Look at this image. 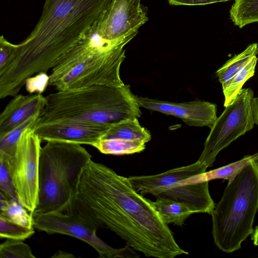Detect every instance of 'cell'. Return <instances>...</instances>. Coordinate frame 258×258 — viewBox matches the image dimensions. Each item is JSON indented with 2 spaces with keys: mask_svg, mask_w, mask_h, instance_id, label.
I'll return each instance as SVG.
<instances>
[{
  "mask_svg": "<svg viewBox=\"0 0 258 258\" xmlns=\"http://www.w3.org/2000/svg\"><path fill=\"white\" fill-rule=\"evenodd\" d=\"M35 126L25 130L12 156L0 153L7 159L9 171L19 203L33 214L39 194V163L41 141Z\"/></svg>",
  "mask_w": 258,
  "mask_h": 258,
  "instance_id": "obj_9",
  "label": "cell"
},
{
  "mask_svg": "<svg viewBox=\"0 0 258 258\" xmlns=\"http://www.w3.org/2000/svg\"><path fill=\"white\" fill-rule=\"evenodd\" d=\"M173 116L181 119L189 126H206L211 128L217 118V105L200 100L175 103Z\"/></svg>",
  "mask_w": 258,
  "mask_h": 258,
  "instance_id": "obj_14",
  "label": "cell"
},
{
  "mask_svg": "<svg viewBox=\"0 0 258 258\" xmlns=\"http://www.w3.org/2000/svg\"><path fill=\"white\" fill-rule=\"evenodd\" d=\"M102 15L55 62L49 75V86L62 91L95 85H124L120 75L125 58L124 47L139 31L119 39H105L101 34Z\"/></svg>",
  "mask_w": 258,
  "mask_h": 258,
  "instance_id": "obj_3",
  "label": "cell"
},
{
  "mask_svg": "<svg viewBox=\"0 0 258 258\" xmlns=\"http://www.w3.org/2000/svg\"><path fill=\"white\" fill-rule=\"evenodd\" d=\"M257 159H258V152L252 155L246 156L242 159L229 164L189 177L184 179L181 183H195L210 181L216 179H227L230 181L250 162Z\"/></svg>",
  "mask_w": 258,
  "mask_h": 258,
  "instance_id": "obj_17",
  "label": "cell"
},
{
  "mask_svg": "<svg viewBox=\"0 0 258 258\" xmlns=\"http://www.w3.org/2000/svg\"><path fill=\"white\" fill-rule=\"evenodd\" d=\"M207 167L199 161L188 165L152 175L132 176L127 179L143 196L169 199L185 204L195 213L211 214L215 204L209 191V181L183 184L184 179L203 173Z\"/></svg>",
  "mask_w": 258,
  "mask_h": 258,
  "instance_id": "obj_7",
  "label": "cell"
},
{
  "mask_svg": "<svg viewBox=\"0 0 258 258\" xmlns=\"http://www.w3.org/2000/svg\"><path fill=\"white\" fill-rule=\"evenodd\" d=\"M46 104V97L42 94L15 96L0 115V136L10 132L32 116H40Z\"/></svg>",
  "mask_w": 258,
  "mask_h": 258,
  "instance_id": "obj_13",
  "label": "cell"
},
{
  "mask_svg": "<svg viewBox=\"0 0 258 258\" xmlns=\"http://www.w3.org/2000/svg\"><path fill=\"white\" fill-rule=\"evenodd\" d=\"M111 125L62 119L37 123L34 131L41 142L63 141L93 146Z\"/></svg>",
  "mask_w": 258,
  "mask_h": 258,
  "instance_id": "obj_11",
  "label": "cell"
},
{
  "mask_svg": "<svg viewBox=\"0 0 258 258\" xmlns=\"http://www.w3.org/2000/svg\"><path fill=\"white\" fill-rule=\"evenodd\" d=\"M63 212L76 214L98 229L110 230L146 256L188 254L176 243L151 200L138 192L127 177L92 160L83 169Z\"/></svg>",
  "mask_w": 258,
  "mask_h": 258,
  "instance_id": "obj_1",
  "label": "cell"
},
{
  "mask_svg": "<svg viewBox=\"0 0 258 258\" xmlns=\"http://www.w3.org/2000/svg\"><path fill=\"white\" fill-rule=\"evenodd\" d=\"M18 44L11 43L3 35L0 37V72L5 70L15 58Z\"/></svg>",
  "mask_w": 258,
  "mask_h": 258,
  "instance_id": "obj_28",
  "label": "cell"
},
{
  "mask_svg": "<svg viewBox=\"0 0 258 258\" xmlns=\"http://www.w3.org/2000/svg\"><path fill=\"white\" fill-rule=\"evenodd\" d=\"M39 117V115L32 116L10 132L0 136V153L9 156L13 155L22 133L27 127L35 126Z\"/></svg>",
  "mask_w": 258,
  "mask_h": 258,
  "instance_id": "obj_22",
  "label": "cell"
},
{
  "mask_svg": "<svg viewBox=\"0 0 258 258\" xmlns=\"http://www.w3.org/2000/svg\"><path fill=\"white\" fill-rule=\"evenodd\" d=\"M23 240L7 239L0 245L1 258H35L30 246Z\"/></svg>",
  "mask_w": 258,
  "mask_h": 258,
  "instance_id": "obj_25",
  "label": "cell"
},
{
  "mask_svg": "<svg viewBox=\"0 0 258 258\" xmlns=\"http://www.w3.org/2000/svg\"><path fill=\"white\" fill-rule=\"evenodd\" d=\"M33 226L48 234L67 235L89 244L103 258L139 257L135 250L126 244L120 248L109 245L97 235L98 229L80 216L68 212L33 214Z\"/></svg>",
  "mask_w": 258,
  "mask_h": 258,
  "instance_id": "obj_10",
  "label": "cell"
},
{
  "mask_svg": "<svg viewBox=\"0 0 258 258\" xmlns=\"http://www.w3.org/2000/svg\"><path fill=\"white\" fill-rule=\"evenodd\" d=\"M111 0H45L40 18L18 44L16 56L0 72V91L15 96L26 80L47 73L107 10Z\"/></svg>",
  "mask_w": 258,
  "mask_h": 258,
  "instance_id": "obj_2",
  "label": "cell"
},
{
  "mask_svg": "<svg viewBox=\"0 0 258 258\" xmlns=\"http://www.w3.org/2000/svg\"><path fill=\"white\" fill-rule=\"evenodd\" d=\"M28 211L17 199H12L6 208L0 211V216L22 226L33 227V214Z\"/></svg>",
  "mask_w": 258,
  "mask_h": 258,
  "instance_id": "obj_23",
  "label": "cell"
},
{
  "mask_svg": "<svg viewBox=\"0 0 258 258\" xmlns=\"http://www.w3.org/2000/svg\"><path fill=\"white\" fill-rule=\"evenodd\" d=\"M230 18L240 29L258 22V0H235L230 10Z\"/></svg>",
  "mask_w": 258,
  "mask_h": 258,
  "instance_id": "obj_20",
  "label": "cell"
},
{
  "mask_svg": "<svg viewBox=\"0 0 258 258\" xmlns=\"http://www.w3.org/2000/svg\"><path fill=\"white\" fill-rule=\"evenodd\" d=\"M45 97L46 104L37 123L70 119L112 124L142 115L138 96L126 84L57 91Z\"/></svg>",
  "mask_w": 258,
  "mask_h": 258,
  "instance_id": "obj_4",
  "label": "cell"
},
{
  "mask_svg": "<svg viewBox=\"0 0 258 258\" xmlns=\"http://www.w3.org/2000/svg\"><path fill=\"white\" fill-rule=\"evenodd\" d=\"M92 156L82 145L49 141L41 148L38 202L34 213L63 212Z\"/></svg>",
  "mask_w": 258,
  "mask_h": 258,
  "instance_id": "obj_6",
  "label": "cell"
},
{
  "mask_svg": "<svg viewBox=\"0 0 258 258\" xmlns=\"http://www.w3.org/2000/svg\"><path fill=\"white\" fill-rule=\"evenodd\" d=\"M258 54V43L249 44L241 53L228 60L216 72L219 82L224 89L238 72L253 56Z\"/></svg>",
  "mask_w": 258,
  "mask_h": 258,
  "instance_id": "obj_18",
  "label": "cell"
},
{
  "mask_svg": "<svg viewBox=\"0 0 258 258\" xmlns=\"http://www.w3.org/2000/svg\"><path fill=\"white\" fill-rule=\"evenodd\" d=\"M253 97L250 88H243L233 101L225 107L211 128L198 161L207 167L212 166L221 150L253 127L255 123L251 110Z\"/></svg>",
  "mask_w": 258,
  "mask_h": 258,
  "instance_id": "obj_8",
  "label": "cell"
},
{
  "mask_svg": "<svg viewBox=\"0 0 258 258\" xmlns=\"http://www.w3.org/2000/svg\"><path fill=\"white\" fill-rule=\"evenodd\" d=\"M138 118H128L112 124L101 139L140 140L147 143L151 139V133L140 124Z\"/></svg>",
  "mask_w": 258,
  "mask_h": 258,
  "instance_id": "obj_15",
  "label": "cell"
},
{
  "mask_svg": "<svg viewBox=\"0 0 258 258\" xmlns=\"http://www.w3.org/2000/svg\"><path fill=\"white\" fill-rule=\"evenodd\" d=\"M146 143L140 140L100 139L93 146L104 154L122 155L143 151L145 149Z\"/></svg>",
  "mask_w": 258,
  "mask_h": 258,
  "instance_id": "obj_19",
  "label": "cell"
},
{
  "mask_svg": "<svg viewBox=\"0 0 258 258\" xmlns=\"http://www.w3.org/2000/svg\"><path fill=\"white\" fill-rule=\"evenodd\" d=\"M34 228L22 226L0 216L1 238L24 240L34 233Z\"/></svg>",
  "mask_w": 258,
  "mask_h": 258,
  "instance_id": "obj_24",
  "label": "cell"
},
{
  "mask_svg": "<svg viewBox=\"0 0 258 258\" xmlns=\"http://www.w3.org/2000/svg\"><path fill=\"white\" fill-rule=\"evenodd\" d=\"M49 75L47 73H39L28 78L25 86L30 93L42 94L49 85Z\"/></svg>",
  "mask_w": 258,
  "mask_h": 258,
  "instance_id": "obj_29",
  "label": "cell"
},
{
  "mask_svg": "<svg viewBox=\"0 0 258 258\" xmlns=\"http://www.w3.org/2000/svg\"><path fill=\"white\" fill-rule=\"evenodd\" d=\"M258 60L256 55L253 56L233 77L226 87L223 90L225 98L224 106L226 107L235 99L242 89L244 84L254 76Z\"/></svg>",
  "mask_w": 258,
  "mask_h": 258,
  "instance_id": "obj_21",
  "label": "cell"
},
{
  "mask_svg": "<svg viewBox=\"0 0 258 258\" xmlns=\"http://www.w3.org/2000/svg\"><path fill=\"white\" fill-rule=\"evenodd\" d=\"M138 101L140 107L166 115H173L175 103L174 102L139 96H138Z\"/></svg>",
  "mask_w": 258,
  "mask_h": 258,
  "instance_id": "obj_27",
  "label": "cell"
},
{
  "mask_svg": "<svg viewBox=\"0 0 258 258\" xmlns=\"http://www.w3.org/2000/svg\"><path fill=\"white\" fill-rule=\"evenodd\" d=\"M232 0H168L170 5L197 6L206 5ZM235 1V0H234Z\"/></svg>",
  "mask_w": 258,
  "mask_h": 258,
  "instance_id": "obj_30",
  "label": "cell"
},
{
  "mask_svg": "<svg viewBox=\"0 0 258 258\" xmlns=\"http://www.w3.org/2000/svg\"><path fill=\"white\" fill-rule=\"evenodd\" d=\"M141 0H111L102 17L101 34L109 40L122 38L138 31L148 20Z\"/></svg>",
  "mask_w": 258,
  "mask_h": 258,
  "instance_id": "obj_12",
  "label": "cell"
},
{
  "mask_svg": "<svg viewBox=\"0 0 258 258\" xmlns=\"http://www.w3.org/2000/svg\"><path fill=\"white\" fill-rule=\"evenodd\" d=\"M258 210V159L250 162L228 181L211 213L214 243L221 251L239 249L253 229Z\"/></svg>",
  "mask_w": 258,
  "mask_h": 258,
  "instance_id": "obj_5",
  "label": "cell"
},
{
  "mask_svg": "<svg viewBox=\"0 0 258 258\" xmlns=\"http://www.w3.org/2000/svg\"><path fill=\"white\" fill-rule=\"evenodd\" d=\"M251 239L253 243L255 246H258V225L254 229L253 232L251 236Z\"/></svg>",
  "mask_w": 258,
  "mask_h": 258,
  "instance_id": "obj_32",
  "label": "cell"
},
{
  "mask_svg": "<svg viewBox=\"0 0 258 258\" xmlns=\"http://www.w3.org/2000/svg\"><path fill=\"white\" fill-rule=\"evenodd\" d=\"M251 110L254 123L258 126V96L251 100Z\"/></svg>",
  "mask_w": 258,
  "mask_h": 258,
  "instance_id": "obj_31",
  "label": "cell"
},
{
  "mask_svg": "<svg viewBox=\"0 0 258 258\" xmlns=\"http://www.w3.org/2000/svg\"><path fill=\"white\" fill-rule=\"evenodd\" d=\"M0 192L9 200H18L7 159L1 154H0Z\"/></svg>",
  "mask_w": 258,
  "mask_h": 258,
  "instance_id": "obj_26",
  "label": "cell"
},
{
  "mask_svg": "<svg viewBox=\"0 0 258 258\" xmlns=\"http://www.w3.org/2000/svg\"><path fill=\"white\" fill-rule=\"evenodd\" d=\"M152 203L162 220L167 225L172 223L181 226L187 218L195 214L185 204L169 199L156 198V201Z\"/></svg>",
  "mask_w": 258,
  "mask_h": 258,
  "instance_id": "obj_16",
  "label": "cell"
}]
</instances>
